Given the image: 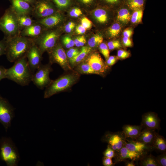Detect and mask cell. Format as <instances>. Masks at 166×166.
<instances>
[{
	"mask_svg": "<svg viewBox=\"0 0 166 166\" xmlns=\"http://www.w3.org/2000/svg\"><path fill=\"white\" fill-rule=\"evenodd\" d=\"M76 33L78 35H82L85 34L87 30L81 24L79 25L75 28Z\"/></svg>",
	"mask_w": 166,
	"mask_h": 166,
	"instance_id": "49",
	"label": "cell"
},
{
	"mask_svg": "<svg viewBox=\"0 0 166 166\" xmlns=\"http://www.w3.org/2000/svg\"><path fill=\"white\" fill-rule=\"evenodd\" d=\"M99 49L101 53L106 59L109 56V50L107 44L101 43L99 46Z\"/></svg>",
	"mask_w": 166,
	"mask_h": 166,
	"instance_id": "38",
	"label": "cell"
},
{
	"mask_svg": "<svg viewBox=\"0 0 166 166\" xmlns=\"http://www.w3.org/2000/svg\"><path fill=\"white\" fill-rule=\"evenodd\" d=\"M145 155L146 154L131 151L124 146L116 154L114 158V163L115 164L126 160L138 161Z\"/></svg>",
	"mask_w": 166,
	"mask_h": 166,
	"instance_id": "17",
	"label": "cell"
},
{
	"mask_svg": "<svg viewBox=\"0 0 166 166\" xmlns=\"http://www.w3.org/2000/svg\"><path fill=\"white\" fill-rule=\"evenodd\" d=\"M126 139L122 131L116 132L108 131L105 132L101 140L103 142L108 143L114 151L116 155L124 146Z\"/></svg>",
	"mask_w": 166,
	"mask_h": 166,
	"instance_id": "11",
	"label": "cell"
},
{
	"mask_svg": "<svg viewBox=\"0 0 166 166\" xmlns=\"http://www.w3.org/2000/svg\"><path fill=\"white\" fill-rule=\"evenodd\" d=\"M51 64L41 65L33 74L32 81L38 88L43 89L47 87L52 82L49 77V74L52 71Z\"/></svg>",
	"mask_w": 166,
	"mask_h": 166,
	"instance_id": "9",
	"label": "cell"
},
{
	"mask_svg": "<svg viewBox=\"0 0 166 166\" xmlns=\"http://www.w3.org/2000/svg\"><path fill=\"white\" fill-rule=\"evenodd\" d=\"M132 30L129 28L125 30L123 32L124 37L129 38L132 35Z\"/></svg>",
	"mask_w": 166,
	"mask_h": 166,
	"instance_id": "52",
	"label": "cell"
},
{
	"mask_svg": "<svg viewBox=\"0 0 166 166\" xmlns=\"http://www.w3.org/2000/svg\"><path fill=\"white\" fill-rule=\"evenodd\" d=\"M92 51V49L88 46H84L80 49L79 53L74 57L69 60V64L73 69L76 65L84 61L88 54Z\"/></svg>",
	"mask_w": 166,
	"mask_h": 166,
	"instance_id": "23",
	"label": "cell"
},
{
	"mask_svg": "<svg viewBox=\"0 0 166 166\" xmlns=\"http://www.w3.org/2000/svg\"><path fill=\"white\" fill-rule=\"evenodd\" d=\"M63 32L61 26L46 29L39 37L34 39V43L43 54L54 47L59 42Z\"/></svg>",
	"mask_w": 166,
	"mask_h": 166,
	"instance_id": "5",
	"label": "cell"
},
{
	"mask_svg": "<svg viewBox=\"0 0 166 166\" xmlns=\"http://www.w3.org/2000/svg\"><path fill=\"white\" fill-rule=\"evenodd\" d=\"M58 11L51 0H36L33 6L31 16L36 19H39L49 16Z\"/></svg>",
	"mask_w": 166,
	"mask_h": 166,
	"instance_id": "8",
	"label": "cell"
},
{
	"mask_svg": "<svg viewBox=\"0 0 166 166\" xmlns=\"http://www.w3.org/2000/svg\"><path fill=\"white\" fill-rule=\"evenodd\" d=\"M83 10L81 7L75 4L67 11L69 16L73 18H77L82 14Z\"/></svg>",
	"mask_w": 166,
	"mask_h": 166,
	"instance_id": "34",
	"label": "cell"
},
{
	"mask_svg": "<svg viewBox=\"0 0 166 166\" xmlns=\"http://www.w3.org/2000/svg\"><path fill=\"white\" fill-rule=\"evenodd\" d=\"M103 155L104 156L112 159L115 157L116 153L114 151L108 144L107 148L103 152Z\"/></svg>",
	"mask_w": 166,
	"mask_h": 166,
	"instance_id": "43",
	"label": "cell"
},
{
	"mask_svg": "<svg viewBox=\"0 0 166 166\" xmlns=\"http://www.w3.org/2000/svg\"><path fill=\"white\" fill-rule=\"evenodd\" d=\"M106 7L98 5L91 10L87 11L89 19L92 23L100 25L107 24L109 20Z\"/></svg>",
	"mask_w": 166,
	"mask_h": 166,
	"instance_id": "15",
	"label": "cell"
},
{
	"mask_svg": "<svg viewBox=\"0 0 166 166\" xmlns=\"http://www.w3.org/2000/svg\"><path fill=\"white\" fill-rule=\"evenodd\" d=\"M80 49L77 48L72 47L69 49L66 53L68 60L70 59L77 55L80 52Z\"/></svg>",
	"mask_w": 166,
	"mask_h": 166,
	"instance_id": "41",
	"label": "cell"
},
{
	"mask_svg": "<svg viewBox=\"0 0 166 166\" xmlns=\"http://www.w3.org/2000/svg\"><path fill=\"white\" fill-rule=\"evenodd\" d=\"M6 43V39L4 38L0 41V57L5 54Z\"/></svg>",
	"mask_w": 166,
	"mask_h": 166,
	"instance_id": "47",
	"label": "cell"
},
{
	"mask_svg": "<svg viewBox=\"0 0 166 166\" xmlns=\"http://www.w3.org/2000/svg\"><path fill=\"white\" fill-rule=\"evenodd\" d=\"M139 160V164L141 166H160L156 157L151 154L144 155Z\"/></svg>",
	"mask_w": 166,
	"mask_h": 166,
	"instance_id": "29",
	"label": "cell"
},
{
	"mask_svg": "<svg viewBox=\"0 0 166 166\" xmlns=\"http://www.w3.org/2000/svg\"><path fill=\"white\" fill-rule=\"evenodd\" d=\"M102 164L104 166H113L115 164L113 163L112 158L104 156L102 158Z\"/></svg>",
	"mask_w": 166,
	"mask_h": 166,
	"instance_id": "48",
	"label": "cell"
},
{
	"mask_svg": "<svg viewBox=\"0 0 166 166\" xmlns=\"http://www.w3.org/2000/svg\"><path fill=\"white\" fill-rule=\"evenodd\" d=\"M0 156L7 166L17 165L19 158L16 148L11 141L2 138L0 142Z\"/></svg>",
	"mask_w": 166,
	"mask_h": 166,
	"instance_id": "6",
	"label": "cell"
},
{
	"mask_svg": "<svg viewBox=\"0 0 166 166\" xmlns=\"http://www.w3.org/2000/svg\"><path fill=\"white\" fill-rule=\"evenodd\" d=\"M103 38L100 34H96L90 37L88 41V46L92 49L95 48L103 42Z\"/></svg>",
	"mask_w": 166,
	"mask_h": 166,
	"instance_id": "30",
	"label": "cell"
},
{
	"mask_svg": "<svg viewBox=\"0 0 166 166\" xmlns=\"http://www.w3.org/2000/svg\"><path fill=\"white\" fill-rule=\"evenodd\" d=\"M142 16L143 10L142 9L135 10L131 16V21L134 23H139L141 20Z\"/></svg>",
	"mask_w": 166,
	"mask_h": 166,
	"instance_id": "37",
	"label": "cell"
},
{
	"mask_svg": "<svg viewBox=\"0 0 166 166\" xmlns=\"http://www.w3.org/2000/svg\"><path fill=\"white\" fill-rule=\"evenodd\" d=\"M47 52L49 63L51 65L57 63L65 71H74L71 66L65 50L59 42Z\"/></svg>",
	"mask_w": 166,
	"mask_h": 166,
	"instance_id": "7",
	"label": "cell"
},
{
	"mask_svg": "<svg viewBox=\"0 0 166 166\" xmlns=\"http://www.w3.org/2000/svg\"><path fill=\"white\" fill-rule=\"evenodd\" d=\"M11 67L6 69L5 78L22 86L29 85L33 73L29 65L26 56L15 61Z\"/></svg>",
	"mask_w": 166,
	"mask_h": 166,
	"instance_id": "2",
	"label": "cell"
},
{
	"mask_svg": "<svg viewBox=\"0 0 166 166\" xmlns=\"http://www.w3.org/2000/svg\"><path fill=\"white\" fill-rule=\"evenodd\" d=\"M6 39V43L5 55L8 60L11 62H15L25 56L34 43V39L20 35Z\"/></svg>",
	"mask_w": 166,
	"mask_h": 166,
	"instance_id": "1",
	"label": "cell"
},
{
	"mask_svg": "<svg viewBox=\"0 0 166 166\" xmlns=\"http://www.w3.org/2000/svg\"><path fill=\"white\" fill-rule=\"evenodd\" d=\"M17 16L18 25L21 31L35 22V20L32 18L31 15L23 14L17 15Z\"/></svg>",
	"mask_w": 166,
	"mask_h": 166,
	"instance_id": "25",
	"label": "cell"
},
{
	"mask_svg": "<svg viewBox=\"0 0 166 166\" xmlns=\"http://www.w3.org/2000/svg\"><path fill=\"white\" fill-rule=\"evenodd\" d=\"M42 55L34 43L32 45L26 54L29 65L33 74L42 64Z\"/></svg>",
	"mask_w": 166,
	"mask_h": 166,
	"instance_id": "14",
	"label": "cell"
},
{
	"mask_svg": "<svg viewBox=\"0 0 166 166\" xmlns=\"http://www.w3.org/2000/svg\"><path fill=\"white\" fill-rule=\"evenodd\" d=\"M6 69L2 66L0 65V81L5 78Z\"/></svg>",
	"mask_w": 166,
	"mask_h": 166,
	"instance_id": "51",
	"label": "cell"
},
{
	"mask_svg": "<svg viewBox=\"0 0 166 166\" xmlns=\"http://www.w3.org/2000/svg\"><path fill=\"white\" fill-rule=\"evenodd\" d=\"M75 4L86 12L93 9L98 5V0H73Z\"/></svg>",
	"mask_w": 166,
	"mask_h": 166,
	"instance_id": "24",
	"label": "cell"
},
{
	"mask_svg": "<svg viewBox=\"0 0 166 166\" xmlns=\"http://www.w3.org/2000/svg\"><path fill=\"white\" fill-rule=\"evenodd\" d=\"M10 7L17 15L27 14L31 16L33 6L23 0H10Z\"/></svg>",
	"mask_w": 166,
	"mask_h": 166,
	"instance_id": "19",
	"label": "cell"
},
{
	"mask_svg": "<svg viewBox=\"0 0 166 166\" xmlns=\"http://www.w3.org/2000/svg\"><path fill=\"white\" fill-rule=\"evenodd\" d=\"M122 41L124 45L127 47H130L132 45V42L129 38L124 37L122 38Z\"/></svg>",
	"mask_w": 166,
	"mask_h": 166,
	"instance_id": "50",
	"label": "cell"
},
{
	"mask_svg": "<svg viewBox=\"0 0 166 166\" xmlns=\"http://www.w3.org/2000/svg\"><path fill=\"white\" fill-rule=\"evenodd\" d=\"M79 77V74L73 71L53 80L45 88L44 98H49L54 95L68 89L77 82Z\"/></svg>",
	"mask_w": 166,
	"mask_h": 166,
	"instance_id": "3",
	"label": "cell"
},
{
	"mask_svg": "<svg viewBox=\"0 0 166 166\" xmlns=\"http://www.w3.org/2000/svg\"><path fill=\"white\" fill-rule=\"evenodd\" d=\"M46 30L41 24L35 22L31 26L21 30L20 35L35 39L40 36Z\"/></svg>",
	"mask_w": 166,
	"mask_h": 166,
	"instance_id": "20",
	"label": "cell"
},
{
	"mask_svg": "<svg viewBox=\"0 0 166 166\" xmlns=\"http://www.w3.org/2000/svg\"><path fill=\"white\" fill-rule=\"evenodd\" d=\"M156 160L160 166H166V152L156 157Z\"/></svg>",
	"mask_w": 166,
	"mask_h": 166,
	"instance_id": "45",
	"label": "cell"
},
{
	"mask_svg": "<svg viewBox=\"0 0 166 166\" xmlns=\"http://www.w3.org/2000/svg\"><path fill=\"white\" fill-rule=\"evenodd\" d=\"M73 40L75 46L77 47H82L86 43L85 37L84 35L77 37Z\"/></svg>",
	"mask_w": 166,
	"mask_h": 166,
	"instance_id": "40",
	"label": "cell"
},
{
	"mask_svg": "<svg viewBox=\"0 0 166 166\" xmlns=\"http://www.w3.org/2000/svg\"><path fill=\"white\" fill-rule=\"evenodd\" d=\"M152 146L162 153L166 152V141L165 138L157 132L153 143Z\"/></svg>",
	"mask_w": 166,
	"mask_h": 166,
	"instance_id": "26",
	"label": "cell"
},
{
	"mask_svg": "<svg viewBox=\"0 0 166 166\" xmlns=\"http://www.w3.org/2000/svg\"><path fill=\"white\" fill-rule=\"evenodd\" d=\"M130 55V53L127 51L123 49L119 50L117 52L118 57L121 59H125Z\"/></svg>",
	"mask_w": 166,
	"mask_h": 166,
	"instance_id": "46",
	"label": "cell"
},
{
	"mask_svg": "<svg viewBox=\"0 0 166 166\" xmlns=\"http://www.w3.org/2000/svg\"><path fill=\"white\" fill-rule=\"evenodd\" d=\"M14 115L13 107L7 100L0 95V122L6 130L10 126Z\"/></svg>",
	"mask_w": 166,
	"mask_h": 166,
	"instance_id": "12",
	"label": "cell"
},
{
	"mask_svg": "<svg viewBox=\"0 0 166 166\" xmlns=\"http://www.w3.org/2000/svg\"><path fill=\"white\" fill-rule=\"evenodd\" d=\"M81 25L86 30L90 29L93 25L92 22L86 17H83L81 20Z\"/></svg>",
	"mask_w": 166,
	"mask_h": 166,
	"instance_id": "42",
	"label": "cell"
},
{
	"mask_svg": "<svg viewBox=\"0 0 166 166\" xmlns=\"http://www.w3.org/2000/svg\"><path fill=\"white\" fill-rule=\"evenodd\" d=\"M124 146L131 151L144 154L154 149L151 146L136 140H129L126 138Z\"/></svg>",
	"mask_w": 166,
	"mask_h": 166,
	"instance_id": "18",
	"label": "cell"
},
{
	"mask_svg": "<svg viewBox=\"0 0 166 166\" xmlns=\"http://www.w3.org/2000/svg\"><path fill=\"white\" fill-rule=\"evenodd\" d=\"M73 69L75 71L79 74H96L90 66L84 61L75 66Z\"/></svg>",
	"mask_w": 166,
	"mask_h": 166,
	"instance_id": "28",
	"label": "cell"
},
{
	"mask_svg": "<svg viewBox=\"0 0 166 166\" xmlns=\"http://www.w3.org/2000/svg\"><path fill=\"white\" fill-rule=\"evenodd\" d=\"M145 0H132L127 2L126 4L131 9L136 10L142 9L144 6Z\"/></svg>",
	"mask_w": 166,
	"mask_h": 166,
	"instance_id": "33",
	"label": "cell"
},
{
	"mask_svg": "<svg viewBox=\"0 0 166 166\" xmlns=\"http://www.w3.org/2000/svg\"><path fill=\"white\" fill-rule=\"evenodd\" d=\"M124 0L125 1V2H127L130 1H131L132 0Z\"/></svg>",
	"mask_w": 166,
	"mask_h": 166,
	"instance_id": "56",
	"label": "cell"
},
{
	"mask_svg": "<svg viewBox=\"0 0 166 166\" xmlns=\"http://www.w3.org/2000/svg\"><path fill=\"white\" fill-rule=\"evenodd\" d=\"M122 0H98V5L106 7H112L119 5Z\"/></svg>",
	"mask_w": 166,
	"mask_h": 166,
	"instance_id": "36",
	"label": "cell"
},
{
	"mask_svg": "<svg viewBox=\"0 0 166 166\" xmlns=\"http://www.w3.org/2000/svg\"><path fill=\"white\" fill-rule=\"evenodd\" d=\"M84 61L90 66L96 74L104 75L109 69V66L97 52H91Z\"/></svg>",
	"mask_w": 166,
	"mask_h": 166,
	"instance_id": "10",
	"label": "cell"
},
{
	"mask_svg": "<svg viewBox=\"0 0 166 166\" xmlns=\"http://www.w3.org/2000/svg\"><path fill=\"white\" fill-rule=\"evenodd\" d=\"M117 18L124 23H128L131 19V16L128 9L125 7L120 9L118 13Z\"/></svg>",
	"mask_w": 166,
	"mask_h": 166,
	"instance_id": "31",
	"label": "cell"
},
{
	"mask_svg": "<svg viewBox=\"0 0 166 166\" xmlns=\"http://www.w3.org/2000/svg\"><path fill=\"white\" fill-rule=\"evenodd\" d=\"M143 128L141 125L126 124L122 127V131L125 137L135 139L139 135Z\"/></svg>",
	"mask_w": 166,
	"mask_h": 166,
	"instance_id": "22",
	"label": "cell"
},
{
	"mask_svg": "<svg viewBox=\"0 0 166 166\" xmlns=\"http://www.w3.org/2000/svg\"><path fill=\"white\" fill-rule=\"evenodd\" d=\"M156 133L155 129L143 128L135 140L152 146Z\"/></svg>",
	"mask_w": 166,
	"mask_h": 166,
	"instance_id": "21",
	"label": "cell"
},
{
	"mask_svg": "<svg viewBox=\"0 0 166 166\" xmlns=\"http://www.w3.org/2000/svg\"><path fill=\"white\" fill-rule=\"evenodd\" d=\"M0 30L3 33L6 38L20 34L17 15L10 6L0 18Z\"/></svg>",
	"mask_w": 166,
	"mask_h": 166,
	"instance_id": "4",
	"label": "cell"
},
{
	"mask_svg": "<svg viewBox=\"0 0 166 166\" xmlns=\"http://www.w3.org/2000/svg\"><path fill=\"white\" fill-rule=\"evenodd\" d=\"M121 30L120 25L115 23L109 27L107 30V34L110 38H113L117 36L119 34Z\"/></svg>",
	"mask_w": 166,
	"mask_h": 166,
	"instance_id": "35",
	"label": "cell"
},
{
	"mask_svg": "<svg viewBox=\"0 0 166 166\" xmlns=\"http://www.w3.org/2000/svg\"><path fill=\"white\" fill-rule=\"evenodd\" d=\"M63 31L68 34L71 33L76 27L75 22L73 21L68 22L63 27L61 26Z\"/></svg>",
	"mask_w": 166,
	"mask_h": 166,
	"instance_id": "39",
	"label": "cell"
},
{
	"mask_svg": "<svg viewBox=\"0 0 166 166\" xmlns=\"http://www.w3.org/2000/svg\"><path fill=\"white\" fill-rule=\"evenodd\" d=\"M58 11L63 12L67 11L75 4L73 0H51Z\"/></svg>",
	"mask_w": 166,
	"mask_h": 166,
	"instance_id": "27",
	"label": "cell"
},
{
	"mask_svg": "<svg viewBox=\"0 0 166 166\" xmlns=\"http://www.w3.org/2000/svg\"><path fill=\"white\" fill-rule=\"evenodd\" d=\"M59 42L63 47L67 49H69L75 46L74 40L70 36L65 35L60 37Z\"/></svg>",
	"mask_w": 166,
	"mask_h": 166,
	"instance_id": "32",
	"label": "cell"
},
{
	"mask_svg": "<svg viewBox=\"0 0 166 166\" xmlns=\"http://www.w3.org/2000/svg\"><path fill=\"white\" fill-rule=\"evenodd\" d=\"M109 50H113L121 47V45L118 40L110 41L107 44Z\"/></svg>",
	"mask_w": 166,
	"mask_h": 166,
	"instance_id": "44",
	"label": "cell"
},
{
	"mask_svg": "<svg viewBox=\"0 0 166 166\" xmlns=\"http://www.w3.org/2000/svg\"><path fill=\"white\" fill-rule=\"evenodd\" d=\"M116 62L109 59L108 58L106 59V63L108 66H111L113 65Z\"/></svg>",
	"mask_w": 166,
	"mask_h": 166,
	"instance_id": "54",
	"label": "cell"
},
{
	"mask_svg": "<svg viewBox=\"0 0 166 166\" xmlns=\"http://www.w3.org/2000/svg\"><path fill=\"white\" fill-rule=\"evenodd\" d=\"M133 160L129 161L128 160H125L124 161L125 162V165L126 166H135L136 164Z\"/></svg>",
	"mask_w": 166,
	"mask_h": 166,
	"instance_id": "53",
	"label": "cell"
},
{
	"mask_svg": "<svg viewBox=\"0 0 166 166\" xmlns=\"http://www.w3.org/2000/svg\"><path fill=\"white\" fill-rule=\"evenodd\" d=\"M35 22L42 25L46 29H51L61 26L65 21L63 12L58 11L43 18L35 19Z\"/></svg>",
	"mask_w": 166,
	"mask_h": 166,
	"instance_id": "13",
	"label": "cell"
},
{
	"mask_svg": "<svg viewBox=\"0 0 166 166\" xmlns=\"http://www.w3.org/2000/svg\"><path fill=\"white\" fill-rule=\"evenodd\" d=\"M26 2L28 3L32 6L35 3L36 0H23Z\"/></svg>",
	"mask_w": 166,
	"mask_h": 166,
	"instance_id": "55",
	"label": "cell"
},
{
	"mask_svg": "<svg viewBox=\"0 0 166 166\" xmlns=\"http://www.w3.org/2000/svg\"><path fill=\"white\" fill-rule=\"evenodd\" d=\"M160 123V120L156 113L148 112L142 116L140 125L143 128L159 130Z\"/></svg>",
	"mask_w": 166,
	"mask_h": 166,
	"instance_id": "16",
	"label": "cell"
}]
</instances>
